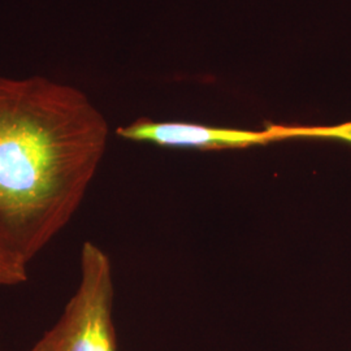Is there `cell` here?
I'll list each match as a JSON object with an SVG mask.
<instances>
[{
  "label": "cell",
  "instance_id": "4",
  "mask_svg": "<svg viewBox=\"0 0 351 351\" xmlns=\"http://www.w3.org/2000/svg\"><path fill=\"white\" fill-rule=\"evenodd\" d=\"M289 137L335 139L351 145V123L332 126H289Z\"/></svg>",
  "mask_w": 351,
  "mask_h": 351
},
{
  "label": "cell",
  "instance_id": "5",
  "mask_svg": "<svg viewBox=\"0 0 351 351\" xmlns=\"http://www.w3.org/2000/svg\"><path fill=\"white\" fill-rule=\"evenodd\" d=\"M27 278V267L16 262L14 259L0 251V288L25 284Z\"/></svg>",
  "mask_w": 351,
  "mask_h": 351
},
{
  "label": "cell",
  "instance_id": "3",
  "mask_svg": "<svg viewBox=\"0 0 351 351\" xmlns=\"http://www.w3.org/2000/svg\"><path fill=\"white\" fill-rule=\"evenodd\" d=\"M116 134L126 141L152 143L160 147L226 150L247 149L287 139V126L246 130L184 121H155L143 117L129 125L120 126Z\"/></svg>",
  "mask_w": 351,
  "mask_h": 351
},
{
  "label": "cell",
  "instance_id": "2",
  "mask_svg": "<svg viewBox=\"0 0 351 351\" xmlns=\"http://www.w3.org/2000/svg\"><path fill=\"white\" fill-rule=\"evenodd\" d=\"M112 264L90 241L80 255V281L59 320L27 351H117Z\"/></svg>",
  "mask_w": 351,
  "mask_h": 351
},
{
  "label": "cell",
  "instance_id": "1",
  "mask_svg": "<svg viewBox=\"0 0 351 351\" xmlns=\"http://www.w3.org/2000/svg\"><path fill=\"white\" fill-rule=\"evenodd\" d=\"M81 90L0 75V251L29 267L72 220L108 142Z\"/></svg>",
  "mask_w": 351,
  "mask_h": 351
},
{
  "label": "cell",
  "instance_id": "6",
  "mask_svg": "<svg viewBox=\"0 0 351 351\" xmlns=\"http://www.w3.org/2000/svg\"><path fill=\"white\" fill-rule=\"evenodd\" d=\"M0 351H1V350H0Z\"/></svg>",
  "mask_w": 351,
  "mask_h": 351
}]
</instances>
